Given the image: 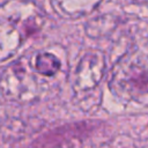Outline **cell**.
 <instances>
[{
	"mask_svg": "<svg viewBox=\"0 0 148 148\" xmlns=\"http://www.w3.org/2000/svg\"><path fill=\"white\" fill-rule=\"evenodd\" d=\"M147 68L140 58H124L119 60L110 80V89L118 97L143 103L147 98Z\"/></svg>",
	"mask_w": 148,
	"mask_h": 148,
	"instance_id": "cell-1",
	"label": "cell"
},
{
	"mask_svg": "<svg viewBox=\"0 0 148 148\" xmlns=\"http://www.w3.org/2000/svg\"><path fill=\"white\" fill-rule=\"evenodd\" d=\"M37 83L38 81L29 67L17 61L2 73L0 90L7 99L31 101L36 97Z\"/></svg>",
	"mask_w": 148,
	"mask_h": 148,
	"instance_id": "cell-2",
	"label": "cell"
},
{
	"mask_svg": "<svg viewBox=\"0 0 148 148\" xmlns=\"http://www.w3.org/2000/svg\"><path fill=\"white\" fill-rule=\"evenodd\" d=\"M105 71L104 57L99 52L87 53L81 61L75 72L74 88L79 92H88L94 90L101 82Z\"/></svg>",
	"mask_w": 148,
	"mask_h": 148,
	"instance_id": "cell-3",
	"label": "cell"
},
{
	"mask_svg": "<svg viewBox=\"0 0 148 148\" xmlns=\"http://www.w3.org/2000/svg\"><path fill=\"white\" fill-rule=\"evenodd\" d=\"M20 31L9 22L0 21V61H5L20 47Z\"/></svg>",
	"mask_w": 148,
	"mask_h": 148,
	"instance_id": "cell-4",
	"label": "cell"
},
{
	"mask_svg": "<svg viewBox=\"0 0 148 148\" xmlns=\"http://www.w3.org/2000/svg\"><path fill=\"white\" fill-rule=\"evenodd\" d=\"M101 0H52L54 9L57 8L65 15L79 16L92 10Z\"/></svg>",
	"mask_w": 148,
	"mask_h": 148,
	"instance_id": "cell-5",
	"label": "cell"
},
{
	"mask_svg": "<svg viewBox=\"0 0 148 148\" xmlns=\"http://www.w3.org/2000/svg\"><path fill=\"white\" fill-rule=\"evenodd\" d=\"M61 67L60 60L52 53L40 52L36 54L34 62V71L43 76H53L56 75Z\"/></svg>",
	"mask_w": 148,
	"mask_h": 148,
	"instance_id": "cell-6",
	"label": "cell"
}]
</instances>
